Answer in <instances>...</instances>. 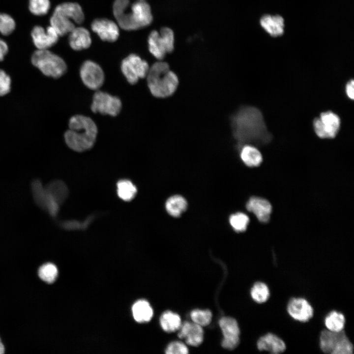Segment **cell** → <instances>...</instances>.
<instances>
[{
	"instance_id": "cell-1",
	"label": "cell",
	"mask_w": 354,
	"mask_h": 354,
	"mask_svg": "<svg viewBox=\"0 0 354 354\" xmlns=\"http://www.w3.org/2000/svg\"><path fill=\"white\" fill-rule=\"evenodd\" d=\"M230 121L238 149L245 144L262 145L271 140L262 113L255 107H240L232 115Z\"/></svg>"
},
{
	"instance_id": "cell-2",
	"label": "cell",
	"mask_w": 354,
	"mask_h": 354,
	"mask_svg": "<svg viewBox=\"0 0 354 354\" xmlns=\"http://www.w3.org/2000/svg\"><path fill=\"white\" fill-rule=\"evenodd\" d=\"M113 11L118 26L126 30L146 28L153 20L150 5L146 0L131 3L129 0H115Z\"/></svg>"
},
{
	"instance_id": "cell-3",
	"label": "cell",
	"mask_w": 354,
	"mask_h": 354,
	"mask_svg": "<svg viewBox=\"0 0 354 354\" xmlns=\"http://www.w3.org/2000/svg\"><path fill=\"white\" fill-rule=\"evenodd\" d=\"M97 134V127L93 120L87 116L77 115L70 118L69 129L64 133V139L71 149L82 152L93 146Z\"/></svg>"
},
{
	"instance_id": "cell-4",
	"label": "cell",
	"mask_w": 354,
	"mask_h": 354,
	"mask_svg": "<svg viewBox=\"0 0 354 354\" xmlns=\"http://www.w3.org/2000/svg\"><path fill=\"white\" fill-rule=\"evenodd\" d=\"M146 78L150 93L157 98H166L172 95L179 83L176 74L170 70L167 62L161 60L149 67Z\"/></svg>"
},
{
	"instance_id": "cell-5",
	"label": "cell",
	"mask_w": 354,
	"mask_h": 354,
	"mask_svg": "<svg viewBox=\"0 0 354 354\" xmlns=\"http://www.w3.org/2000/svg\"><path fill=\"white\" fill-rule=\"evenodd\" d=\"M84 19V12L78 3L65 2L56 7L50 24L59 36H64L69 33L76 25L82 24Z\"/></svg>"
},
{
	"instance_id": "cell-6",
	"label": "cell",
	"mask_w": 354,
	"mask_h": 354,
	"mask_svg": "<svg viewBox=\"0 0 354 354\" xmlns=\"http://www.w3.org/2000/svg\"><path fill=\"white\" fill-rule=\"evenodd\" d=\"M32 64L45 76L58 78L66 71L64 60L54 53L46 50H37L31 57Z\"/></svg>"
},
{
	"instance_id": "cell-7",
	"label": "cell",
	"mask_w": 354,
	"mask_h": 354,
	"mask_svg": "<svg viewBox=\"0 0 354 354\" xmlns=\"http://www.w3.org/2000/svg\"><path fill=\"white\" fill-rule=\"evenodd\" d=\"M341 120L336 114L328 111L322 112L314 118L313 125L315 133L322 139H332L338 134Z\"/></svg>"
},
{
	"instance_id": "cell-8",
	"label": "cell",
	"mask_w": 354,
	"mask_h": 354,
	"mask_svg": "<svg viewBox=\"0 0 354 354\" xmlns=\"http://www.w3.org/2000/svg\"><path fill=\"white\" fill-rule=\"evenodd\" d=\"M148 62L136 54H130L123 59L121 71L129 83L136 84L140 79L146 77L149 70Z\"/></svg>"
},
{
	"instance_id": "cell-9",
	"label": "cell",
	"mask_w": 354,
	"mask_h": 354,
	"mask_svg": "<svg viewBox=\"0 0 354 354\" xmlns=\"http://www.w3.org/2000/svg\"><path fill=\"white\" fill-rule=\"evenodd\" d=\"M121 106L119 98L98 90L93 95L91 109L94 113L115 117L119 114Z\"/></svg>"
},
{
	"instance_id": "cell-10",
	"label": "cell",
	"mask_w": 354,
	"mask_h": 354,
	"mask_svg": "<svg viewBox=\"0 0 354 354\" xmlns=\"http://www.w3.org/2000/svg\"><path fill=\"white\" fill-rule=\"evenodd\" d=\"M219 325L223 336L222 346L229 350L236 348L240 342V328L236 320L223 317L219 320Z\"/></svg>"
},
{
	"instance_id": "cell-11",
	"label": "cell",
	"mask_w": 354,
	"mask_h": 354,
	"mask_svg": "<svg viewBox=\"0 0 354 354\" xmlns=\"http://www.w3.org/2000/svg\"><path fill=\"white\" fill-rule=\"evenodd\" d=\"M80 74L83 83L89 89L97 90L103 84L104 72L94 61L88 60L84 62L80 68Z\"/></svg>"
},
{
	"instance_id": "cell-12",
	"label": "cell",
	"mask_w": 354,
	"mask_h": 354,
	"mask_svg": "<svg viewBox=\"0 0 354 354\" xmlns=\"http://www.w3.org/2000/svg\"><path fill=\"white\" fill-rule=\"evenodd\" d=\"M287 310L290 316L295 321L305 323L314 315V309L309 301L303 297H293L289 301Z\"/></svg>"
},
{
	"instance_id": "cell-13",
	"label": "cell",
	"mask_w": 354,
	"mask_h": 354,
	"mask_svg": "<svg viewBox=\"0 0 354 354\" xmlns=\"http://www.w3.org/2000/svg\"><path fill=\"white\" fill-rule=\"evenodd\" d=\"M59 35L56 30L49 26L46 30L35 26L31 31V37L38 50H46L54 45L58 41Z\"/></svg>"
},
{
	"instance_id": "cell-14",
	"label": "cell",
	"mask_w": 354,
	"mask_h": 354,
	"mask_svg": "<svg viewBox=\"0 0 354 354\" xmlns=\"http://www.w3.org/2000/svg\"><path fill=\"white\" fill-rule=\"evenodd\" d=\"M92 31L105 41L114 42L119 36V29L113 21L104 18H99L93 21L91 24Z\"/></svg>"
},
{
	"instance_id": "cell-15",
	"label": "cell",
	"mask_w": 354,
	"mask_h": 354,
	"mask_svg": "<svg viewBox=\"0 0 354 354\" xmlns=\"http://www.w3.org/2000/svg\"><path fill=\"white\" fill-rule=\"evenodd\" d=\"M177 331L178 337L184 339L186 345L197 347L203 341L204 332L203 327L193 322L182 323Z\"/></svg>"
},
{
	"instance_id": "cell-16",
	"label": "cell",
	"mask_w": 354,
	"mask_h": 354,
	"mask_svg": "<svg viewBox=\"0 0 354 354\" xmlns=\"http://www.w3.org/2000/svg\"><path fill=\"white\" fill-rule=\"evenodd\" d=\"M247 210L253 213L262 223L267 222L272 210L270 203L266 200L258 197H252L246 204Z\"/></svg>"
},
{
	"instance_id": "cell-17",
	"label": "cell",
	"mask_w": 354,
	"mask_h": 354,
	"mask_svg": "<svg viewBox=\"0 0 354 354\" xmlns=\"http://www.w3.org/2000/svg\"><path fill=\"white\" fill-rule=\"evenodd\" d=\"M257 347L260 351H267L274 354L282 353L286 349L285 342L279 336L271 332L260 337L257 342Z\"/></svg>"
},
{
	"instance_id": "cell-18",
	"label": "cell",
	"mask_w": 354,
	"mask_h": 354,
	"mask_svg": "<svg viewBox=\"0 0 354 354\" xmlns=\"http://www.w3.org/2000/svg\"><path fill=\"white\" fill-rule=\"evenodd\" d=\"M346 334L344 330L340 332H334L327 329L322 330L319 337L321 350L324 353L334 354Z\"/></svg>"
},
{
	"instance_id": "cell-19",
	"label": "cell",
	"mask_w": 354,
	"mask_h": 354,
	"mask_svg": "<svg viewBox=\"0 0 354 354\" xmlns=\"http://www.w3.org/2000/svg\"><path fill=\"white\" fill-rule=\"evenodd\" d=\"M69 34V44L74 50L86 49L91 44L89 32L84 27H75Z\"/></svg>"
},
{
	"instance_id": "cell-20",
	"label": "cell",
	"mask_w": 354,
	"mask_h": 354,
	"mask_svg": "<svg viewBox=\"0 0 354 354\" xmlns=\"http://www.w3.org/2000/svg\"><path fill=\"white\" fill-rule=\"evenodd\" d=\"M261 27L270 35L277 37L282 35L284 31V20L278 15H265L260 19Z\"/></svg>"
},
{
	"instance_id": "cell-21",
	"label": "cell",
	"mask_w": 354,
	"mask_h": 354,
	"mask_svg": "<svg viewBox=\"0 0 354 354\" xmlns=\"http://www.w3.org/2000/svg\"><path fill=\"white\" fill-rule=\"evenodd\" d=\"M240 158L243 163L248 167L259 166L263 161L261 152L255 146L251 144H245L239 148Z\"/></svg>"
},
{
	"instance_id": "cell-22",
	"label": "cell",
	"mask_w": 354,
	"mask_h": 354,
	"mask_svg": "<svg viewBox=\"0 0 354 354\" xmlns=\"http://www.w3.org/2000/svg\"><path fill=\"white\" fill-rule=\"evenodd\" d=\"M165 206L166 211L170 216L177 218L186 211L188 203L181 195H174L167 199Z\"/></svg>"
},
{
	"instance_id": "cell-23",
	"label": "cell",
	"mask_w": 354,
	"mask_h": 354,
	"mask_svg": "<svg viewBox=\"0 0 354 354\" xmlns=\"http://www.w3.org/2000/svg\"><path fill=\"white\" fill-rule=\"evenodd\" d=\"M148 42L149 52L157 59H163L168 53L159 32L152 30Z\"/></svg>"
},
{
	"instance_id": "cell-24",
	"label": "cell",
	"mask_w": 354,
	"mask_h": 354,
	"mask_svg": "<svg viewBox=\"0 0 354 354\" xmlns=\"http://www.w3.org/2000/svg\"><path fill=\"white\" fill-rule=\"evenodd\" d=\"M132 312L134 319L139 323L149 322L153 315L150 304L144 299L139 300L133 304Z\"/></svg>"
},
{
	"instance_id": "cell-25",
	"label": "cell",
	"mask_w": 354,
	"mask_h": 354,
	"mask_svg": "<svg viewBox=\"0 0 354 354\" xmlns=\"http://www.w3.org/2000/svg\"><path fill=\"white\" fill-rule=\"evenodd\" d=\"M159 322L162 329L168 333L177 331L182 324L179 315L169 310L161 315Z\"/></svg>"
},
{
	"instance_id": "cell-26",
	"label": "cell",
	"mask_w": 354,
	"mask_h": 354,
	"mask_svg": "<svg viewBox=\"0 0 354 354\" xmlns=\"http://www.w3.org/2000/svg\"><path fill=\"white\" fill-rule=\"evenodd\" d=\"M44 188L47 193L59 205L62 204L67 197V188L61 181H51L47 184Z\"/></svg>"
},
{
	"instance_id": "cell-27",
	"label": "cell",
	"mask_w": 354,
	"mask_h": 354,
	"mask_svg": "<svg viewBox=\"0 0 354 354\" xmlns=\"http://www.w3.org/2000/svg\"><path fill=\"white\" fill-rule=\"evenodd\" d=\"M345 323L346 319L344 314L336 310L329 312L324 319L326 329L334 332L344 330Z\"/></svg>"
},
{
	"instance_id": "cell-28",
	"label": "cell",
	"mask_w": 354,
	"mask_h": 354,
	"mask_svg": "<svg viewBox=\"0 0 354 354\" xmlns=\"http://www.w3.org/2000/svg\"><path fill=\"white\" fill-rule=\"evenodd\" d=\"M31 191L36 204L46 210L48 195L39 179H35L32 182Z\"/></svg>"
},
{
	"instance_id": "cell-29",
	"label": "cell",
	"mask_w": 354,
	"mask_h": 354,
	"mask_svg": "<svg viewBox=\"0 0 354 354\" xmlns=\"http://www.w3.org/2000/svg\"><path fill=\"white\" fill-rule=\"evenodd\" d=\"M250 295L255 302L264 303L266 302L269 297L270 290L265 283L256 282L251 289Z\"/></svg>"
},
{
	"instance_id": "cell-30",
	"label": "cell",
	"mask_w": 354,
	"mask_h": 354,
	"mask_svg": "<svg viewBox=\"0 0 354 354\" xmlns=\"http://www.w3.org/2000/svg\"><path fill=\"white\" fill-rule=\"evenodd\" d=\"M249 220L248 216L242 212L233 213L229 218L230 226L237 233L245 232L247 228Z\"/></svg>"
},
{
	"instance_id": "cell-31",
	"label": "cell",
	"mask_w": 354,
	"mask_h": 354,
	"mask_svg": "<svg viewBox=\"0 0 354 354\" xmlns=\"http://www.w3.org/2000/svg\"><path fill=\"white\" fill-rule=\"evenodd\" d=\"M117 192L118 197L122 200L129 201L135 197L137 188L130 181L121 180L117 184Z\"/></svg>"
},
{
	"instance_id": "cell-32",
	"label": "cell",
	"mask_w": 354,
	"mask_h": 354,
	"mask_svg": "<svg viewBox=\"0 0 354 354\" xmlns=\"http://www.w3.org/2000/svg\"><path fill=\"white\" fill-rule=\"evenodd\" d=\"M58 275V270L56 266L51 263H47L41 265L38 269V275L39 278L47 283H52Z\"/></svg>"
},
{
	"instance_id": "cell-33",
	"label": "cell",
	"mask_w": 354,
	"mask_h": 354,
	"mask_svg": "<svg viewBox=\"0 0 354 354\" xmlns=\"http://www.w3.org/2000/svg\"><path fill=\"white\" fill-rule=\"evenodd\" d=\"M192 322L201 326H206L210 324L212 318L211 312L208 309L193 310L190 314Z\"/></svg>"
},
{
	"instance_id": "cell-34",
	"label": "cell",
	"mask_w": 354,
	"mask_h": 354,
	"mask_svg": "<svg viewBox=\"0 0 354 354\" xmlns=\"http://www.w3.org/2000/svg\"><path fill=\"white\" fill-rule=\"evenodd\" d=\"M50 7L49 0H29V9L35 15L41 16L46 14Z\"/></svg>"
},
{
	"instance_id": "cell-35",
	"label": "cell",
	"mask_w": 354,
	"mask_h": 354,
	"mask_svg": "<svg viewBox=\"0 0 354 354\" xmlns=\"http://www.w3.org/2000/svg\"><path fill=\"white\" fill-rule=\"evenodd\" d=\"M15 28L13 19L5 13H0V32L3 35L10 34Z\"/></svg>"
},
{
	"instance_id": "cell-36",
	"label": "cell",
	"mask_w": 354,
	"mask_h": 354,
	"mask_svg": "<svg viewBox=\"0 0 354 354\" xmlns=\"http://www.w3.org/2000/svg\"><path fill=\"white\" fill-rule=\"evenodd\" d=\"M159 33L168 54L172 52L174 48V34L173 30L169 28L164 27L161 29Z\"/></svg>"
},
{
	"instance_id": "cell-37",
	"label": "cell",
	"mask_w": 354,
	"mask_h": 354,
	"mask_svg": "<svg viewBox=\"0 0 354 354\" xmlns=\"http://www.w3.org/2000/svg\"><path fill=\"white\" fill-rule=\"evenodd\" d=\"M165 350L167 354H186L189 352L186 344L179 341L170 343Z\"/></svg>"
},
{
	"instance_id": "cell-38",
	"label": "cell",
	"mask_w": 354,
	"mask_h": 354,
	"mask_svg": "<svg viewBox=\"0 0 354 354\" xmlns=\"http://www.w3.org/2000/svg\"><path fill=\"white\" fill-rule=\"evenodd\" d=\"M11 88V79L4 71L0 69V96L7 94Z\"/></svg>"
},
{
	"instance_id": "cell-39",
	"label": "cell",
	"mask_w": 354,
	"mask_h": 354,
	"mask_svg": "<svg viewBox=\"0 0 354 354\" xmlns=\"http://www.w3.org/2000/svg\"><path fill=\"white\" fill-rule=\"evenodd\" d=\"M346 93L351 100L354 98V81L353 79L349 80L346 84L345 87Z\"/></svg>"
},
{
	"instance_id": "cell-40",
	"label": "cell",
	"mask_w": 354,
	"mask_h": 354,
	"mask_svg": "<svg viewBox=\"0 0 354 354\" xmlns=\"http://www.w3.org/2000/svg\"><path fill=\"white\" fill-rule=\"evenodd\" d=\"M8 48L7 44L3 40L0 39V61H2L8 52Z\"/></svg>"
},
{
	"instance_id": "cell-41",
	"label": "cell",
	"mask_w": 354,
	"mask_h": 354,
	"mask_svg": "<svg viewBox=\"0 0 354 354\" xmlns=\"http://www.w3.org/2000/svg\"><path fill=\"white\" fill-rule=\"evenodd\" d=\"M4 347L0 338V354H2L4 353Z\"/></svg>"
},
{
	"instance_id": "cell-42",
	"label": "cell",
	"mask_w": 354,
	"mask_h": 354,
	"mask_svg": "<svg viewBox=\"0 0 354 354\" xmlns=\"http://www.w3.org/2000/svg\"></svg>"
}]
</instances>
